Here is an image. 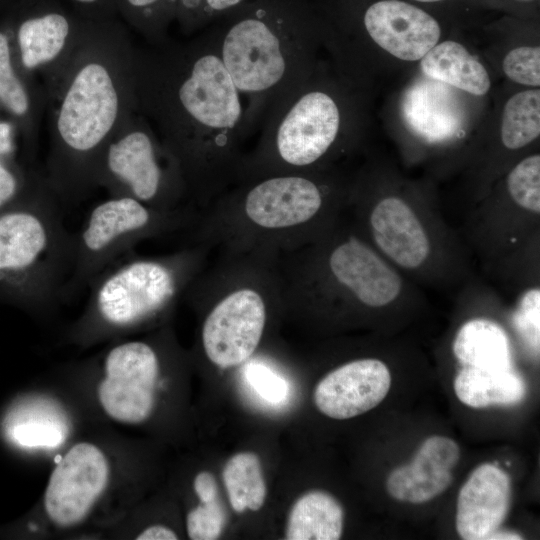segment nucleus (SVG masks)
I'll return each mask as SVG.
<instances>
[{"mask_svg": "<svg viewBox=\"0 0 540 540\" xmlns=\"http://www.w3.org/2000/svg\"><path fill=\"white\" fill-rule=\"evenodd\" d=\"M193 489L199 501H208L219 497L216 479L209 471H201L195 476Z\"/></svg>", "mask_w": 540, "mask_h": 540, "instance_id": "obj_34", "label": "nucleus"}, {"mask_svg": "<svg viewBox=\"0 0 540 540\" xmlns=\"http://www.w3.org/2000/svg\"><path fill=\"white\" fill-rule=\"evenodd\" d=\"M512 199L522 208L540 212V156L532 155L518 163L507 178Z\"/></svg>", "mask_w": 540, "mask_h": 540, "instance_id": "obj_26", "label": "nucleus"}, {"mask_svg": "<svg viewBox=\"0 0 540 540\" xmlns=\"http://www.w3.org/2000/svg\"><path fill=\"white\" fill-rule=\"evenodd\" d=\"M117 111L118 97L108 71L98 63L84 66L64 97L57 122L66 159L72 161L60 192L64 201H75L84 183L95 180L94 153L113 127Z\"/></svg>", "mask_w": 540, "mask_h": 540, "instance_id": "obj_8", "label": "nucleus"}, {"mask_svg": "<svg viewBox=\"0 0 540 540\" xmlns=\"http://www.w3.org/2000/svg\"><path fill=\"white\" fill-rule=\"evenodd\" d=\"M344 510L330 493L312 490L292 505L286 523L287 540H337L341 537Z\"/></svg>", "mask_w": 540, "mask_h": 540, "instance_id": "obj_19", "label": "nucleus"}, {"mask_svg": "<svg viewBox=\"0 0 540 540\" xmlns=\"http://www.w3.org/2000/svg\"><path fill=\"white\" fill-rule=\"evenodd\" d=\"M95 181L104 182L115 196L131 197L161 211L196 210L178 162L145 130L129 132L108 146L97 164Z\"/></svg>", "mask_w": 540, "mask_h": 540, "instance_id": "obj_9", "label": "nucleus"}, {"mask_svg": "<svg viewBox=\"0 0 540 540\" xmlns=\"http://www.w3.org/2000/svg\"><path fill=\"white\" fill-rule=\"evenodd\" d=\"M453 352L467 367L481 369H511L509 341L504 330L487 319H473L458 331Z\"/></svg>", "mask_w": 540, "mask_h": 540, "instance_id": "obj_22", "label": "nucleus"}, {"mask_svg": "<svg viewBox=\"0 0 540 540\" xmlns=\"http://www.w3.org/2000/svg\"><path fill=\"white\" fill-rule=\"evenodd\" d=\"M13 150L11 126L8 123H0V155H7Z\"/></svg>", "mask_w": 540, "mask_h": 540, "instance_id": "obj_36", "label": "nucleus"}, {"mask_svg": "<svg viewBox=\"0 0 540 540\" xmlns=\"http://www.w3.org/2000/svg\"><path fill=\"white\" fill-rule=\"evenodd\" d=\"M318 271V284L328 300L347 298L371 308L394 301L401 279L361 239L325 233L303 246Z\"/></svg>", "mask_w": 540, "mask_h": 540, "instance_id": "obj_10", "label": "nucleus"}, {"mask_svg": "<svg viewBox=\"0 0 540 540\" xmlns=\"http://www.w3.org/2000/svg\"><path fill=\"white\" fill-rule=\"evenodd\" d=\"M161 355L148 340L116 343L102 355L96 396L107 417L138 425L153 413L161 373Z\"/></svg>", "mask_w": 540, "mask_h": 540, "instance_id": "obj_11", "label": "nucleus"}, {"mask_svg": "<svg viewBox=\"0 0 540 540\" xmlns=\"http://www.w3.org/2000/svg\"><path fill=\"white\" fill-rule=\"evenodd\" d=\"M539 289L527 292L514 316V324L523 339L535 350H539Z\"/></svg>", "mask_w": 540, "mask_h": 540, "instance_id": "obj_32", "label": "nucleus"}, {"mask_svg": "<svg viewBox=\"0 0 540 540\" xmlns=\"http://www.w3.org/2000/svg\"><path fill=\"white\" fill-rule=\"evenodd\" d=\"M206 29L243 98L253 137L271 107L311 75L316 27L310 5L249 0Z\"/></svg>", "mask_w": 540, "mask_h": 540, "instance_id": "obj_2", "label": "nucleus"}, {"mask_svg": "<svg viewBox=\"0 0 540 540\" xmlns=\"http://www.w3.org/2000/svg\"><path fill=\"white\" fill-rule=\"evenodd\" d=\"M211 251L200 243H186L168 254L126 255L116 261L87 286V304L72 339L89 344L165 315L206 266Z\"/></svg>", "mask_w": 540, "mask_h": 540, "instance_id": "obj_5", "label": "nucleus"}, {"mask_svg": "<svg viewBox=\"0 0 540 540\" xmlns=\"http://www.w3.org/2000/svg\"><path fill=\"white\" fill-rule=\"evenodd\" d=\"M415 1H419V2H438V1H442V0H415Z\"/></svg>", "mask_w": 540, "mask_h": 540, "instance_id": "obj_39", "label": "nucleus"}, {"mask_svg": "<svg viewBox=\"0 0 540 540\" xmlns=\"http://www.w3.org/2000/svg\"><path fill=\"white\" fill-rule=\"evenodd\" d=\"M183 296L203 309L201 348L221 369L253 358L271 313L284 309L276 256L260 252L218 251Z\"/></svg>", "mask_w": 540, "mask_h": 540, "instance_id": "obj_4", "label": "nucleus"}, {"mask_svg": "<svg viewBox=\"0 0 540 540\" xmlns=\"http://www.w3.org/2000/svg\"><path fill=\"white\" fill-rule=\"evenodd\" d=\"M130 5L136 8L153 9L166 7L168 9L172 5H175L178 0H127Z\"/></svg>", "mask_w": 540, "mask_h": 540, "instance_id": "obj_37", "label": "nucleus"}, {"mask_svg": "<svg viewBox=\"0 0 540 540\" xmlns=\"http://www.w3.org/2000/svg\"><path fill=\"white\" fill-rule=\"evenodd\" d=\"M227 513L220 497L199 501L186 516V530L192 540L218 539L226 525Z\"/></svg>", "mask_w": 540, "mask_h": 540, "instance_id": "obj_27", "label": "nucleus"}, {"mask_svg": "<svg viewBox=\"0 0 540 540\" xmlns=\"http://www.w3.org/2000/svg\"><path fill=\"white\" fill-rule=\"evenodd\" d=\"M391 374L378 359L347 362L326 374L316 385L317 409L333 419H349L376 407L387 395Z\"/></svg>", "mask_w": 540, "mask_h": 540, "instance_id": "obj_13", "label": "nucleus"}, {"mask_svg": "<svg viewBox=\"0 0 540 540\" xmlns=\"http://www.w3.org/2000/svg\"><path fill=\"white\" fill-rule=\"evenodd\" d=\"M315 171L234 184L199 214L186 243L276 256L323 235L329 193Z\"/></svg>", "mask_w": 540, "mask_h": 540, "instance_id": "obj_3", "label": "nucleus"}, {"mask_svg": "<svg viewBox=\"0 0 540 540\" xmlns=\"http://www.w3.org/2000/svg\"><path fill=\"white\" fill-rule=\"evenodd\" d=\"M68 32L66 18L57 13L23 22L18 31L23 64L33 68L54 59L62 50Z\"/></svg>", "mask_w": 540, "mask_h": 540, "instance_id": "obj_24", "label": "nucleus"}, {"mask_svg": "<svg viewBox=\"0 0 540 540\" xmlns=\"http://www.w3.org/2000/svg\"><path fill=\"white\" fill-rule=\"evenodd\" d=\"M249 0H178L182 19L189 29L204 30Z\"/></svg>", "mask_w": 540, "mask_h": 540, "instance_id": "obj_29", "label": "nucleus"}, {"mask_svg": "<svg viewBox=\"0 0 540 540\" xmlns=\"http://www.w3.org/2000/svg\"><path fill=\"white\" fill-rule=\"evenodd\" d=\"M459 457V446L453 439L437 435L427 438L409 464L391 471L386 481L389 495L414 504L435 498L451 484L452 469Z\"/></svg>", "mask_w": 540, "mask_h": 540, "instance_id": "obj_16", "label": "nucleus"}, {"mask_svg": "<svg viewBox=\"0 0 540 540\" xmlns=\"http://www.w3.org/2000/svg\"><path fill=\"white\" fill-rule=\"evenodd\" d=\"M524 1H526V0H524Z\"/></svg>", "mask_w": 540, "mask_h": 540, "instance_id": "obj_41", "label": "nucleus"}, {"mask_svg": "<svg viewBox=\"0 0 540 540\" xmlns=\"http://www.w3.org/2000/svg\"><path fill=\"white\" fill-rule=\"evenodd\" d=\"M421 68L426 76L473 95H484L490 89L484 66L454 41L436 44L422 58Z\"/></svg>", "mask_w": 540, "mask_h": 540, "instance_id": "obj_20", "label": "nucleus"}, {"mask_svg": "<svg viewBox=\"0 0 540 540\" xmlns=\"http://www.w3.org/2000/svg\"><path fill=\"white\" fill-rule=\"evenodd\" d=\"M63 214L46 191L0 210V297L42 313L66 300L74 233Z\"/></svg>", "mask_w": 540, "mask_h": 540, "instance_id": "obj_6", "label": "nucleus"}, {"mask_svg": "<svg viewBox=\"0 0 540 540\" xmlns=\"http://www.w3.org/2000/svg\"><path fill=\"white\" fill-rule=\"evenodd\" d=\"M370 38L396 58L422 59L440 38L438 22L424 10L400 0H380L363 16Z\"/></svg>", "mask_w": 540, "mask_h": 540, "instance_id": "obj_14", "label": "nucleus"}, {"mask_svg": "<svg viewBox=\"0 0 540 540\" xmlns=\"http://www.w3.org/2000/svg\"><path fill=\"white\" fill-rule=\"evenodd\" d=\"M401 111L407 126L430 142L452 138L464 125V108L454 89L428 76L408 87Z\"/></svg>", "mask_w": 540, "mask_h": 540, "instance_id": "obj_17", "label": "nucleus"}, {"mask_svg": "<svg viewBox=\"0 0 540 540\" xmlns=\"http://www.w3.org/2000/svg\"><path fill=\"white\" fill-rule=\"evenodd\" d=\"M79 2H85V3H90V2H94L96 0H77Z\"/></svg>", "mask_w": 540, "mask_h": 540, "instance_id": "obj_40", "label": "nucleus"}, {"mask_svg": "<svg viewBox=\"0 0 540 540\" xmlns=\"http://www.w3.org/2000/svg\"><path fill=\"white\" fill-rule=\"evenodd\" d=\"M135 539L138 540H175L178 539L177 534L169 527L161 524H154L146 527L137 534Z\"/></svg>", "mask_w": 540, "mask_h": 540, "instance_id": "obj_35", "label": "nucleus"}, {"mask_svg": "<svg viewBox=\"0 0 540 540\" xmlns=\"http://www.w3.org/2000/svg\"><path fill=\"white\" fill-rule=\"evenodd\" d=\"M152 68L149 105L201 213L237 182L252 137L243 98L207 29Z\"/></svg>", "mask_w": 540, "mask_h": 540, "instance_id": "obj_1", "label": "nucleus"}, {"mask_svg": "<svg viewBox=\"0 0 540 540\" xmlns=\"http://www.w3.org/2000/svg\"><path fill=\"white\" fill-rule=\"evenodd\" d=\"M509 475L491 463L479 465L457 498L456 530L464 540H487L499 530L511 504Z\"/></svg>", "mask_w": 540, "mask_h": 540, "instance_id": "obj_15", "label": "nucleus"}, {"mask_svg": "<svg viewBox=\"0 0 540 540\" xmlns=\"http://www.w3.org/2000/svg\"><path fill=\"white\" fill-rule=\"evenodd\" d=\"M540 134V91L528 90L515 94L503 111L501 138L509 149H519Z\"/></svg>", "mask_w": 540, "mask_h": 540, "instance_id": "obj_25", "label": "nucleus"}, {"mask_svg": "<svg viewBox=\"0 0 540 540\" xmlns=\"http://www.w3.org/2000/svg\"><path fill=\"white\" fill-rule=\"evenodd\" d=\"M371 234L378 247L398 265L413 269L424 263L430 252L425 230L414 211L403 200H380L369 215Z\"/></svg>", "mask_w": 540, "mask_h": 540, "instance_id": "obj_18", "label": "nucleus"}, {"mask_svg": "<svg viewBox=\"0 0 540 540\" xmlns=\"http://www.w3.org/2000/svg\"><path fill=\"white\" fill-rule=\"evenodd\" d=\"M0 100L15 114L22 115L28 108V97L15 76L7 38L0 33Z\"/></svg>", "mask_w": 540, "mask_h": 540, "instance_id": "obj_30", "label": "nucleus"}, {"mask_svg": "<svg viewBox=\"0 0 540 540\" xmlns=\"http://www.w3.org/2000/svg\"><path fill=\"white\" fill-rule=\"evenodd\" d=\"M523 537L520 534L514 533V532H506V531H495L489 539H522Z\"/></svg>", "mask_w": 540, "mask_h": 540, "instance_id": "obj_38", "label": "nucleus"}, {"mask_svg": "<svg viewBox=\"0 0 540 540\" xmlns=\"http://www.w3.org/2000/svg\"><path fill=\"white\" fill-rule=\"evenodd\" d=\"M242 367L245 380L262 400L274 405L286 400L289 393L286 379L261 358L253 357Z\"/></svg>", "mask_w": 540, "mask_h": 540, "instance_id": "obj_28", "label": "nucleus"}, {"mask_svg": "<svg viewBox=\"0 0 540 540\" xmlns=\"http://www.w3.org/2000/svg\"><path fill=\"white\" fill-rule=\"evenodd\" d=\"M110 464L94 443L74 444L60 457L49 476L44 493V511L58 528L83 523L107 489Z\"/></svg>", "mask_w": 540, "mask_h": 540, "instance_id": "obj_12", "label": "nucleus"}, {"mask_svg": "<svg viewBox=\"0 0 540 540\" xmlns=\"http://www.w3.org/2000/svg\"><path fill=\"white\" fill-rule=\"evenodd\" d=\"M222 478L235 512L258 511L263 506L267 487L256 453L243 451L231 456L223 467Z\"/></svg>", "mask_w": 540, "mask_h": 540, "instance_id": "obj_23", "label": "nucleus"}, {"mask_svg": "<svg viewBox=\"0 0 540 540\" xmlns=\"http://www.w3.org/2000/svg\"><path fill=\"white\" fill-rule=\"evenodd\" d=\"M22 198L23 196H19V184L16 176L0 162V210Z\"/></svg>", "mask_w": 540, "mask_h": 540, "instance_id": "obj_33", "label": "nucleus"}, {"mask_svg": "<svg viewBox=\"0 0 540 540\" xmlns=\"http://www.w3.org/2000/svg\"><path fill=\"white\" fill-rule=\"evenodd\" d=\"M199 212L188 208L161 211L134 198L111 196L96 204L74 233L72 273L66 300L75 296L102 271L128 255L140 242L194 228Z\"/></svg>", "mask_w": 540, "mask_h": 540, "instance_id": "obj_7", "label": "nucleus"}, {"mask_svg": "<svg viewBox=\"0 0 540 540\" xmlns=\"http://www.w3.org/2000/svg\"><path fill=\"white\" fill-rule=\"evenodd\" d=\"M504 73L512 81L529 86L540 85V48L518 47L503 60Z\"/></svg>", "mask_w": 540, "mask_h": 540, "instance_id": "obj_31", "label": "nucleus"}, {"mask_svg": "<svg viewBox=\"0 0 540 540\" xmlns=\"http://www.w3.org/2000/svg\"><path fill=\"white\" fill-rule=\"evenodd\" d=\"M458 399L472 408L514 405L526 394L523 379L512 369H481L463 366L454 380Z\"/></svg>", "mask_w": 540, "mask_h": 540, "instance_id": "obj_21", "label": "nucleus"}]
</instances>
